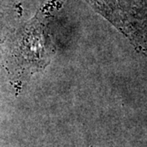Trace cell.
<instances>
[{
  "label": "cell",
  "mask_w": 147,
  "mask_h": 147,
  "mask_svg": "<svg viewBox=\"0 0 147 147\" xmlns=\"http://www.w3.org/2000/svg\"><path fill=\"white\" fill-rule=\"evenodd\" d=\"M54 53L49 37L44 34L39 24H31L23 35L16 52L21 69L35 72L47 65Z\"/></svg>",
  "instance_id": "cell-1"
}]
</instances>
